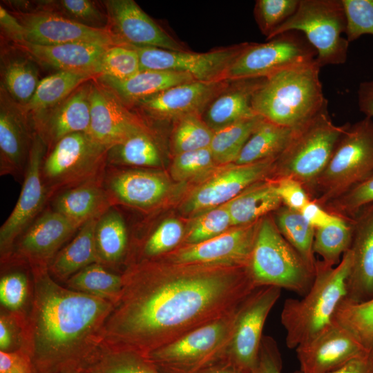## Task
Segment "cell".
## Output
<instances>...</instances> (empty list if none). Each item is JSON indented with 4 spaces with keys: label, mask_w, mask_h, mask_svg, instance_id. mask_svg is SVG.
Instances as JSON below:
<instances>
[{
    "label": "cell",
    "mask_w": 373,
    "mask_h": 373,
    "mask_svg": "<svg viewBox=\"0 0 373 373\" xmlns=\"http://www.w3.org/2000/svg\"><path fill=\"white\" fill-rule=\"evenodd\" d=\"M102 343L142 356L230 312L258 286L248 266L180 264L162 256L130 264Z\"/></svg>",
    "instance_id": "6da1fadb"
},
{
    "label": "cell",
    "mask_w": 373,
    "mask_h": 373,
    "mask_svg": "<svg viewBox=\"0 0 373 373\" xmlns=\"http://www.w3.org/2000/svg\"><path fill=\"white\" fill-rule=\"evenodd\" d=\"M30 307L22 322L23 348L35 373H77L99 350L111 301L58 283L48 269H30Z\"/></svg>",
    "instance_id": "7a4b0ae2"
},
{
    "label": "cell",
    "mask_w": 373,
    "mask_h": 373,
    "mask_svg": "<svg viewBox=\"0 0 373 373\" xmlns=\"http://www.w3.org/2000/svg\"><path fill=\"white\" fill-rule=\"evenodd\" d=\"M313 61L265 77L252 97L255 113L276 124L298 128L327 109L320 68Z\"/></svg>",
    "instance_id": "3957f363"
},
{
    "label": "cell",
    "mask_w": 373,
    "mask_h": 373,
    "mask_svg": "<svg viewBox=\"0 0 373 373\" xmlns=\"http://www.w3.org/2000/svg\"><path fill=\"white\" fill-rule=\"evenodd\" d=\"M351 262L350 249L334 267L317 260L314 279L309 291L301 299L285 300L280 322L289 349H296L332 323L334 313L346 296Z\"/></svg>",
    "instance_id": "277c9868"
},
{
    "label": "cell",
    "mask_w": 373,
    "mask_h": 373,
    "mask_svg": "<svg viewBox=\"0 0 373 373\" xmlns=\"http://www.w3.org/2000/svg\"><path fill=\"white\" fill-rule=\"evenodd\" d=\"M349 123L336 125L327 109L296 128L276 158L268 179L289 178L300 182L310 199L315 184Z\"/></svg>",
    "instance_id": "5b68a950"
},
{
    "label": "cell",
    "mask_w": 373,
    "mask_h": 373,
    "mask_svg": "<svg viewBox=\"0 0 373 373\" xmlns=\"http://www.w3.org/2000/svg\"><path fill=\"white\" fill-rule=\"evenodd\" d=\"M257 286H274L304 296L315 271L280 233L273 216L263 217L248 265Z\"/></svg>",
    "instance_id": "8992f818"
},
{
    "label": "cell",
    "mask_w": 373,
    "mask_h": 373,
    "mask_svg": "<svg viewBox=\"0 0 373 373\" xmlns=\"http://www.w3.org/2000/svg\"><path fill=\"white\" fill-rule=\"evenodd\" d=\"M373 174V120L348 124L318 177L311 200L321 207Z\"/></svg>",
    "instance_id": "52a82bcc"
},
{
    "label": "cell",
    "mask_w": 373,
    "mask_h": 373,
    "mask_svg": "<svg viewBox=\"0 0 373 373\" xmlns=\"http://www.w3.org/2000/svg\"><path fill=\"white\" fill-rule=\"evenodd\" d=\"M242 303L222 316L144 356L160 373H199L222 361Z\"/></svg>",
    "instance_id": "ba28073f"
},
{
    "label": "cell",
    "mask_w": 373,
    "mask_h": 373,
    "mask_svg": "<svg viewBox=\"0 0 373 373\" xmlns=\"http://www.w3.org/2000/svg\"><path fill=\"white\" fill-rule=\"evenodd\" d=\"M108 149L88 133L70 134L59 140L47 151L41 166L50 200L63 190L103 178Z\"/></svg>",
    "instance_id": "9c48e42d"
},
{
    "label": "cell",
    "mask_w": 373,
    "mask_h": 373,
    "mask_svg": "<svg viewBox=\"0 0 373 373\" xmlns=\"http://www.w3.org/2000/svg\"><path fill=\"white\" fill-rule=\"evenodd\" d=\"M345 29L341 0H300L296 12L267 39L286 32H301L316 50V61L322 67L346 61L349 42L342 36Z\"/></svg>",
    "instance_id": "30bf717a"
},
{
    "label": "cell",
    "mask_w": 373,
    "mask_h": 373,
    "mask_svg": "<svg viewBox=\"0 0 373 373\" xmlns=\"http://www.w3.org/2000/svg\"><path fill=\"white\" fill-rule=\"evenodd\" d=\"M317 52L304 35L282 33L262 44L249 43L227 70L224 80L265 78L316 59Z\"/></svg>",
    "instance_id": "8fae6325"
},
{
    "label": "cell",
    "mask_w": 373,
    "mask_h": 373,
    "mask_svg": "<svg viewBox=\"0 0 373 373\" xmlns=\"http://www.w3.org/2000/svg\"><path fill=\"white\" fill-rule=\"evenodd\" d=\"M281 294L274 286H260L242 303L224 358L236 367L254 373L266 319Z\"/></svg>",
    "instance_id": "7c38bea8"
},
{
    "label": "cell",
    "mask_w": 373,
    "mask_h": 373,
    "mask_svg": "<svg viewBox=\"0 0 373 373\" xmlns=\"http://www.w3.org/2000/svg\"><path fill=\"white\" fill-rule=\"evenodd\" d=\"M47 146L35 133L30 158L19 198L0 228L1 262L11 256L15 242L50 201L41 176V166Z\"/></svg>",
    "instance_id": "4fadbf2b"
},
{
    "label": "cell",
    "mask_w": 373,
    "mask_h": 373,
    "mask_svg": "<svg viewBox=\"0 0 373 373\" xmlns=\"http://www.w3.org/2000/svg\"><path fill=\"white\" fill-rule=\"evenodd\" d=\"M249 43L218 48L207 52L173 51L161 48L133 47L138 54L142 70H167L190 75L196 81L219 82Z\"/></svg>",
    "instance_id": "5bb4252c"
},
{
    "label": "cell",
    "mask_w": 373,
    "mask_h": 373,
    "mask_svg": "<svg viewBox=\"0 0 373 373\" xmlns=\"http://www.w3.org/2000/svg\"><path fill=\"white\" fill-rule=\"evenodd\" d=\"M275 160L220 166L190 193L183 204L184 212L195 216L227 203L253 184L268 179Z\"/></svg>",
    "instance_id": "9a60e30c"
},
{
    "label": "cell",
    "mask_w": 373,
    "mask_h": 373,
    "mask_svg": "<svg viewBox=\"0 0 373 373\" xmlns=\"http://www.w3.org/2000/svg\"><path fill=\"white\" fill-rule=\"evenodd\" d=\"M260 220L233 227L218 236L197 244L184 245L162 256L180 264L248 266Z\"/></svg>",
    "instance_id": "2e32d148"
},
{
    "label": "cell",
    "mask_w": 373,
    "mask_h": 373,
    "mask_svg": "<svg viewBox=\"0 0 373 373\" xmlns=\"http://www.w3.org/2000/svg\"><path fill=\"white\" fill-rule=\"evenodd\" d=\"M79 228L50 207L46 209L18 238L6 261L26 264L30 269H48L58 252Z\"/></svg>",
    "instance_id": "e0dca14e"
},
{
    "label": "cell",
    "mask_w": 373,
    "mask_h": 373,
    "mask_svg": "<svg viewBox=\"0 0 373 373\" xmlns=\"http://www.w3.org/2000/svg\"><path fill=\"white\" fill-rule=\"evenodd\" d=\"M26 30L25 41L39 45H120L109 29L90 28L44 10L12 12Z\"/></svg>",
    "instance_id": "ac0fdd59"
},
{
    "label": "cell",
    "mask_w": 373,
    "mask_h": 373,
    "mask_svg": "<svg viewBox=\"0 0 373 373\" xmlns=\"http://www.w3.org/2000/svg\"><path fill=\"white\" fill-rule=\"evenodd\" d=\"M0 93V175L23 182L35 131L23 107L2 87Z\"/></svg>",
    "instance_id": "d6986e66"
},
{
    "label": "cell",
    "mask_w": 373,
    "mask_h": 373,
    "mask_svg": "<svg viewBox=\"0 0 373 373\" xmlns=\"http://www.w3.org/2000/svg\"><path fill=\"white\" fill-rule=\"evenodd\" d=\"M109 30L119 44L147 46L173 51L188 50L133 0L104 1Z\"/></svg>",
    "instance_id": "ffe728a7"
},
{
    "label": "cell",
    "mask_w": 373,
    "mask_h": 373,
    "mask_svg": "<svg viewBox=\"0 0 373 373\" xmlns=\"http://www.w3.org/2000/svg\"><path fill=\"white\" fill-rule=\"evenodd\" d=\"M90 104V124L88 133L108 148L137 132L149 129L113 91L97 81L92 82Z\"/></svg>",
    "instance_id": "44dd1931"
},
{
    "label": "cell",
    "mask_w": 373,
    "mask_h": 373,
    "mask_svg": "<svg viewBox=\"0 0 373 373\" xmlns=\"http://www.w3.org/2000/svg\"><path fill=\"white\" fill-rule=\"evenodd\" d=\"M295 350L303 373H327L369 353L347 330L334 321Z\"/></svg>",
    "instance_id": "7402d4cb"
},
{
    "label": "cell",
    "mask_w": 373,
    "mask_h": 373,
    "mask_svg": "<svg viewBox=\"0 0 373 373\" xmlns=\"http://www.w3.org/2000/svg\"><path fill=\"white\" fill-rule=\"evenodd\" d=\"M229 81H194L180 84L135 102L144 115L159 120L174 119L189 114L202 115Z\"/></svg>",
    "instance_id": "603a6c76"
},
{
    "label": "cell",
    "mask_w": 373,
    "mask_h": 373,
    "mask_svg": "<svg viewBox=\"0 0 373 373\" xmlns=\"http://www.w3.org/2000/svg\"><path fill=\"white\" fill-rule=\"evenodd\" d=\"M103 182L112 206L121 204L142 210L159 205L170 189L162 173L145 169L121 170L107 166Z\"/></svg>",
    "instance_id": "cb8c5ba5"
},
{
    "label": "cell",
    "mask_w": 373,
    "mask_h": 373,
    "mask_svg": "<svg viewBox=\"0 0 373 373\" xmlns=\"http://www.w3.org/2000/svg\"><path fill=\"white\" fill-rule=\"evenodd\" d=\"M91 84H82L61 103L31 119L35 133L46 144L47 151L66 135L88 133Z\"/></svg>",
    "instance_id": "d4e9b609"
},
{
    "label": "cell",
    "mask_w": 373,
    "mask_h": 373,
    "mask_svg": "<svg viewBox=\"0 0 373 373\" xmlns=\"http://www.w3.org/2000/svg\"><path fill=\"white\" fill-rule=\"evenodd\" d=\"M352 256L344 300L361 303L373 298V203L353 218Z\"/></svg>",
    "instance_id": "484cf974"
},
{
    "label": "cell",
    "mask_w": 373,
    "mask_h": 373,
    "mask_svg": "<svg viewBox=\"0 0 373 373\" xmlns=\"http://www.w3.org/2000/svg\"><path fill=\"white\" fill-rule=\"evenodd\" d=\"M12 46L41 66L95 77L98 76L101 59L108 48L88 44L39 45L26 41Z\"/></svg>",
    "instance_id": "4316f807"
},
{
    "label": "cell",
    "mask_w": 373,
    "mask_h": 373,
    "mask_svg": "<svg viewBox=\"0 0 373 373\" xmlns=\"http://www.w3.org/2000/svg\"><path fill=\"white\" fill-rule=\"evenodd\" d=\"M265 78L229 81L227 87L208 105L202 119L213 131L255 117L252 97Z\"/></svg>",
    "instance_id": "83f0119b"
},
{
    "label": "cell",
    "mask_w": 373,
    "mask_h": 373,
    "mask_svg": "<svg viewBox=\"0 0 373 373\" xmlns=\"http://www.w3.org/2000/svg\"><path fill=\"white\" fill-rule=\"evenodd\" d=\"M104 178L63 190L50 200V209L79 227L99 218L113 207L104 186Z\"/></svg>",
    "instance_id": "f1b7e54d"
},
{
    "label": "cell",
    "mask_w": 373,
    "mask_h": 373,
    "mask_svg": "<svg viewBox=\"0 0 373 373\" xmlns=\"http://www.w3.org/2000/svg\"><path fill=\"white\" fill-rule=\"evenodd\" d=\"M96 80L113 91L128 108L173 86L196 81L189 74L167 70H142L125 80L99 75Z\"/></svg>",
    "instance_id": "f546056e"
},
{
    "label": "cell",
    "mask_w": 373,
    "mask_h": 373,
    "mask_svg": "<svg viewBox=\"0 0 373 373\" xmlns=\"http://www.w3.org/2000/svg\"><path fill=\"white\" fill-rule=\"evenodd\" d=\"M97 219L84 224L54 258L48 271L56 281L65 283L83 268L99 262L95 240Z\"/></svg>",
    "instance_id": "4dcf8cb0"
},
{
    "label": "cell",
    "mask_w": 373,
    "mask_h": 373,
    "mask_svg": "<svg viewBox=\"0 0 373 373\" xmlns=\"http://www.w3.org/2000/svg\"><path fill=\"white\" fill-rule=\"evenodd\" d=\"M226 204L233 227L258 222L283 205L276 182L270 179L253 184Z\"/></svg>",
    "instance_id": "1f68e13d"
},
{
    "label": "cell",
    "mask_w": 373,
    "mask_h": 373,
    "mask_svg": "<svg viewBox=\"0 0 373 373\" xmlns=\"http://www.w3.org/2000/svg\"><path fill=\"white\" fill-rule=\"evenodd\" d=\"M95 240L99 263L117 271L127 253L128 236L124 218L115 206L97 219Z\"/></svg>",
    "instance_id": "d6a6232c"
},
{
    "label": "cell",
    "mask_w": 373,
    "mask_h": 373,
    "mask_svg": "<svg viewBox=\"0 0 373 373\" xmlns=\"http://www.w3.org/2000/svg\"><path fill=\"white\" fill-rule=\"evenodd\" d=\"M94 77L87 73L57 71L40 80L32 97L22 107L32 119L61 103Z\"/></svg>",
    "instance_id": "836d02e7"
},
{
    "label": "cell",
    "mask_w": 373,
    "mask_h": 373,
    "mask_svg": "<svg viewBox=\"0 0 373 373\" xmlns=\"http://www.w3.org/2000/svg\"><path fill=\"white\" fill-rule=\"evenodd\" d=\"M294 129L262 117L233 164H248L276 159L288 144Z\"/></svg>",
    "instance_id": "e575fe53"
},
{
    "label": "cell",
    "mask_w": 373,
    "mask_h": 373,
    "mask_svg": "<svg viewBox=\"0 0 373 373\" xmlns=\"http://www.w3.org/2000/svg\"><path fill=\"white\" fill-rule=\"evenodd\" d=\"M107 166H127L137 169L158 168L162 164L159 147L150 131L137 132L108 148Z\"/></svg>",
    "instance_id": "d590c367"
},
{
    "label": "cell",
    "mask_w": 373,
    "mask_h": 373,
    "mask_svg": "<svg viewBox=\"0 0 373 373\" xmlns=\"http://www.w3.org/2000/svg\"><path fill=\"white\" fill-rule=\"evenodd\" d=\"M35 64L22 52L1 62V87L21 106L30 102L41 80Z\"/></svg>",
    "instance_id": "8d00e7d4"
},
{
    "label": "cell",
    "mask_w": 373,
    "mask_h": 373,
    "mask_svg": "<svg viewBox=\"0 0 373 373\" xmlns=\"http://www.w3.org/2000/svg\"><path fill=\"white\" fill-rule=\"evenodd\" d=\"M64 284L73 291L115 303L122 289L123 276L122 273L95 262L75 273Z\"/></svg>",
    "instance_id": "74e56055"
},
{
    "label": "cell",
    "mask_w": 373,
    "mask_h": 373,
    "mask_svg": "<svg viewBox=\"0 0 373 373\" xmlns=\"http://www.w3.org/2000/svg\"><path fill=\"white\" fill-rule=\"evenodd\" d=\"M272 216L282 236L315 271L317 261L313 251L315 229L300 211L284 205L275 211Z\"/></svg>",
    "instance_id": "f35d334b"
},
{
    "label": "cell",
    "mask_w": 373,
    "mask_h": 373,
    "mask_svg": "<svg viewBox=\"0 0 373 373\" xmlns=\"http://www.w3.org/2000/svg\"><path fill=\"white\" fill-rule=\"evenodd\" d=\"M77 373H160L144 356L102 343L93 358Z\"/></svg>",
    "instance_id": "ab89813d"
},
{
    "label": "cell",
    "mask_w": 373,
    "mask_h": 373,
    "mask_svg": "<svg viewBox=\"0 0 373 373\" xmlns=\"http://www.w3.org/2000/svg\"><path fill=\"white\" fill-rule=\"evenodd\" d=\"M262 117L260 115L231 124L213 133L209 146L219 166L233 164Z\"/></svg>",
    "instance_id": "60d3db41"
},
{
    "label": "cell",
    "mask_w": 373,
    "mask_h": 373,
    "mask_svg": "<svg viewBox=\"0 0 373 373\" xmlns=\"http://www.w3.org/2000/svg\"><path fill=\"white\" fill-rule=\"evenodd\" d=\"M353 235V219L338 217L332 224L315 229L313 251L325 265H337L350 249Z\"/></svg>",
    "instance_id": "b9f144b4"
},
{
    "label": "cell",
    "mask_w": 373,
    "mask_h": 373,
    "mask_svg": "<svg viewBox=\"0 0 373 373\" xmlns=\"http://www.w3.org/2000/svg\"><path fill=\"white\" fill-rule=\"evenodd\" d=\"M333 321L347 330L368 352L373 347V298L361 303L343 299Z\"/></svg>",
    "instance_id": "7bdbcfd3"
},
{
    "label": "cell",
    "mask_w": 373,
    "mask_h": 373,
    "mask_svg": "<svg viewBox=\"0 0 373 373\" xmlns=\"http://www.w3.org/2000/svg\"><path fill=\"white\" fill-rule=\"evenodd\" d=\"M175 121L171 142L174 155L209 147L214 131L202 115L189 114Z\"/></svg>",
    "instance_id": "ee69618b"
},
{
    "label": "cell",
    "mask_w": 373,
    "mask_h": 373,
    "mask_svg": "<svg viewBox=\"0 0 373 373\" xmlns=\"http://www.w3.org/2000/svg\"><path fill=\"white\" fill-rule=\"evenodd\" d=\"M233 227L227 204L216 207L194 216L185 230L184 245L202 242Z\"/></svg>",
    "instance_id": "f6af8a7d"
},
{
    "label": "cell",
    "mask_w": 373,
    "mask_h": 373,
    "mask_svg": "<svg viewBox=\"0 0 373 373\" xmlns=\"http://www.w3.org/2000/svg\"><path fill=\"white\" fill-rule=\"evenodd\" d=\"M44 10L55 12L82 25L97 29H109L107 14L89 0L46 1L41 3Z\"/></svg>",
    "instance_id": "bcb514c9"
},
{
    "label": "cell",
    "mask_w": 373,
    "mask_h": 373,
    "mask_svg": "<svg viewBox=\"0 0 373 373\" xmlns=\"http://www.w3.org/2000/svg\"><path fill=\"white\" fill-rule=\"evenodd\" d=\"M1 265H8L11 269L2 274L0 279L1 305L9 312L24 314L28 294V275L19 269L20 262L9 260Z\"/></svg>",
    "instance_id": "7dc6e473"
},
{
    "label": "cell",
    "mask_w": 373,
    "mask_h": 373,
    "mask_svg": "<svg viewBox=\"0 0 373 373\" xmlns=\"http://www.w3.org/2000/svg\"><path fill=\"white\" fill-rule=\"evenodd\" d=\"M141 71L136 50L128 44L109 46L105 50L99 66L98 76L125 80Z\"/></svg>",
    "instance_id": "c3c4849f"
},
{
    "label": "cell",
    "mask_w": 373,
    "mask_h": 373,
    "mask_svg": "<svg viewBox=\"0 0 373 373\" xmlns=\"http://www.w3.org/2000/svg\"><path fill=\"white\" fill-rule=\"evenodd\" d=\"M220 166L209 147L175 155L170 171L173 180L183 182L212 175Z\"/></svg>",
    "instance_id": "681fc988"
},
{
    "label": "cell",
    "mask_w": 373,
    "mask_h": 373,
    "mask_svg": "<svg viewBox=\"0 0 373 373\" xmlns=\"http://www.w3.org/2000/svg\"><path fill=\"white\" fill-rule=\"evenodd\" d=\"M184 226L180 220L175 218L163 220L145 239L141 260L160 257L173 251L184 240Z\"/></svg>",
    "instance_id": "f907efd6"
},
{
    "label": "cell",
    "mask_w": 373,
    "mask_h": 373,
    "mask_svg": "<svg viewBox=\"0 0 373 373\" xmlns=\"http://www.w3.org/2000/svg\"><path fill=\"white\" fill-rule=\"evenodd\" d=\"M373 203V174L323 207L329 213L352 220L358 212Z\"/></svg>",
    "instance_id": "816d5d0a"
},
{
    "label": "cell",
    "mask_w": 373,
    "mask_h": 373,
    "mask_svg": "<svg viewBox=\"0 0 373 373\" xmlns=\"http://www.w3.org/2000/svg\"><path fill=\"white\" fill-rule=\"evenodd\" d=\"M300 0H258L254 8L257 24L267 39L297 10Z\"/></svg>",
    "instance_id": "f5cc1de1"
},
{
    "label": "cell",
    "mask_w": 373,
    "mask_h": 373,
    "mask_svg": "<svg viewBox=\"0 0 373 373\" xmlns=\"http://www.w3.org/2000/svg\"><path fill=\"white\" fill-rule=\"evenodd\" d=\"M346 19L345 34L352 42L365 34L373 35V0H341Z\"/></svg>",
    "instance_id": "db71d44e"
},
{
    "label": "cell",
    "mask_w": 373,
    "mask_h": 373,
    "mask_svg": "<svg viewBox=\"0 0 373 373\" xmlns=\"http://www.w3.org/2000/svg\"><path fill=\"white\" fill-rule=\"evenodd\" d=\"M26 314L8 312L0 315V351L10 352L22 345V322Z\"/></svg>",
    "instance_id": "11a10c76"
},
{
    "label": "cell",
    "mask_w": 373,
    "mask_h": 373,
    "mask_svg": "<svg viewBox=\"0 0 373 373\" xmlns=\"http://www.w3.org/2000/svg\"><path fill=\"white\" fill-rule=\"evenodd\" d=\"M274 181L283 205L300 211L311 200L303 186L298 181L289 178Z\"/></svg>",
    "instance_id": "9f6ffc18"
},
{
    "label": "cell",
    "mask_w": 373,
    "mask_h": 373,
    "mask_svg": "<svg viewBox=\"0 0 373 373\" xmlns=\"http://www.w3.org/2000/svg\"><path fill=\"white\" fill-rule=\"evenodd\" d=\"M282 356L276 341L269 336H263L254 373H282Z\"/></svg>",
    "instance_id": "6f0895ef"
},
{
    "label": "cell",
    "mask_w": 373,
    "mask_h": 373,
    "mask_svg": "<svg viewBox=\"0 0 373 373\" xmlns=\"http://www.w3.org/2000/svg\"><path fill=\"white\" fill-rule=\"evenodd\" d=\"M0 373H35L29 354L21 347L10 352L0 351Z\"/></svg>",
    "instance_id": "680465c9"
},
{
    "label": "cell",
    "mask_w": 373,
    "mask_h": 373,
    "mask_svg": "<svg viewBox=\"0 0 373 373\" xmlns=\"http://www.w3.org/2000/svg\"><path fill=\"white\" fill-rule=\"evenodd\" d=\"M0 26L3 35L12 44L25 41L26 30L23 26L13 13L2 6H0Z\"/></svg>",
    "instance_id": "91938a15"
},
{
    "label": "cell",
    "mask_w": 373,
    "mask_h": 373,
    "mask_svg": "<svg viewBox=\"0 0 373 373\" xmlns=\"http://www.w3.org/2000/svg\"><path fill=\"white\" fill-rule=\"evenodd\" d=\"M305 219L316 229L334 222L338 216L327 211L323 207L310 200L300 211Z\"/></svg>",
    "instance_id": "94428289"
},
{
    "label": "cell",
    "mask_w": 373,
    "mask_h": 373,
    "mask_svg": "<svg viewBox=\"0 0 373 373\" xmlns=\"http://www.w3.org/2000/svg\"><path fill=\"white\" fill-rule=\"evenodd\" d=\"M290 373H303L299 370ZM327 373H373V361L369 353L349 362L343 367Z\"/></svg>",
    "instance_id": "6125c7cd"
},
{
    "label": "cell",
    "mask_w": 373,
    "mask_h": 373,
    "mask_svg": "<svg viewBox=\"0 0 373 373\" xmlns=\"http://www.w3.org/2000/svg\"><path fill=\"white\" fill-rule=\"evenodd\" d=\"M358 104L365 117H373V79L363 82L358 89Z\"/></svg>",
    "instance_id": "be15d7a7"
},
{
    "label": "cell",
    "mask_w": 373,
    "mask_h": 373,
    "mask_svg": "<svg viewBox=\"0 0 373 373\" xmlns=\"http://www.w3.org/2000/svg\"><path fill=\"white\" fill-rule=\"evenodd\" d=\"M199 373H248L244 372L224 360L215 363Z\"/></svg>",
    "instance_id": "e7e4bbea"
},
{
    "label": "cell",
    "mask_w": 373,
    "mask_h": 373,
    "mask_svg": "<svg viewBox=\"0 0 373 373\" xmlns=\"http://www.w3.org/2000/svg\"><path fill=\"white\" fill-rule=\"evenodd\" d=\"M369 355L372 359V361H373V347L371 349V350L369 352Z\"/></svg>",
    "instance_id": "03108f58"
}]
</instances>
